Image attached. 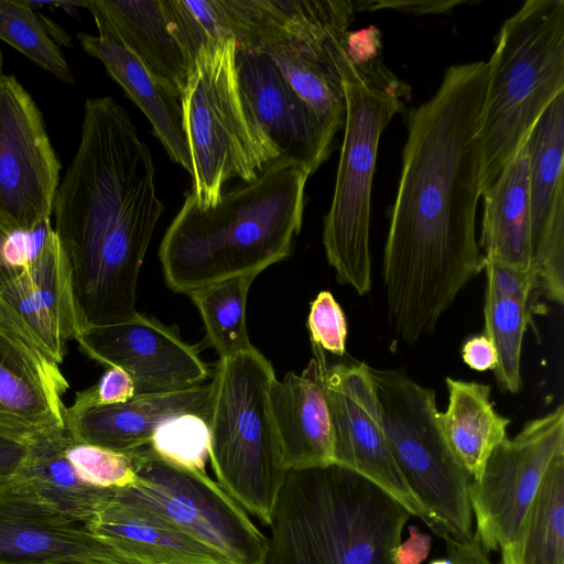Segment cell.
Instances as JSON below:
<instances>
[{
	"mask_svg": "<svg viewBox=\"0 0 564 564\" xmlns=\"http://www.w3.org/2000/svg\"><path fill=\"white\" fill-rule=\"evenodd\" d=\"M487 75V62L452 65L435 94L406 115L382 269L389 323L406 344L431 334L485 269L476 212Z\"/></svg>",
	"mask_w": 564,
	"mask_h": 564,
	"instance_id": "6da1fadb",
	"label": "cell"
},
{
	"mask_svg": "<svg viewBox=\"0 0 564 564\" xmlns=\"http://www.w3.org/2000/svg\"><path fill=\"white\" fill-rule=\"evenodd\" d=\"M152 154L112 97L85 101L80 140L52 215L85 327L137 313L141 265L164 205Z\"/></svg>",
	"mask_w": 564,
	"mask_h": 564,
	"instance_id": "7a4b0ae2",
	"label": "cell"
},
{
	"mask_svg": "<svg viewBox=\"0 0 564 564\" xmlns=\"http://www.w3.org/2000/svg\"><path fill=\"white\" fill-rule=\"evenodd\" d=\"M310 175L280 159L224 192L210 208H199L189 192L159 249L167 286L187 295L231 278L258 276L288 258L302 227Z\"/></svg>",
	"mask_w": 564,
	"mask_h": 564,
	"instance_id": "3957f363",
	"label": "cell"
},
{
	"mask_svg": "<svg viewBox=\"0 0 564 564\" xmlns=\"http://www.w3.org/2000/svg\"><path fill=\"white\" fill-rule=\"evenodd\" d=\"M410 517L373 482L337 464L289 469L263 564H397Z\"/></svg>",
	"mask_w": 564,
	"mask_h": 564,
	"instance_id": "277c9868",
	"label": "cell"
},
{
	"mask_svg": "<svg viewBox=\"0 0 564 564\" xmlns=\"http://www.w3.org/2000/svg\"><path fill=\"white\" fill-rule=\"evenodd\" d=\"M479 123L480 195L564 93V1L527 0L497 35Z\"/></svg>",
	"mask_w": 564,
	"mask_h": 564,
	"instance_id": "5b68a950",
	"label": "cell"
},
{
	"mask_svg": "<svg viewBox=\"0 0 564 564\" xmlns=\"http://www.w3.org/2000/svg\"><path fill=\"white\" fill-rule=\"evenodd\" d=\"M338 66L346 101L344 140L323 245L338 283L357 294L371 290V192L380 138L403 111L410 86L376 58L354 62L346 43Z\"/></svg>",
	"mask_w": 564,
	"mask_h": 564,
	"instance_id": "8992f818",
	"label": "cell"
},
{
	"mask_svg": "<svg viewBox=\"0 0 564 564\" xmlns=\"http://www.w3.org/2000/svg\"><path fill=\"white\" fill-rule=\"evenodd\" d=\"M237 46L269 57L316 116L327 141L344 128L338 57L355 1L228 0Z\"/></svg>",
	"mask_w": 564,
	"mask_h": 564,
	"instance_id": "52a82bcc",
	"label": "cell"
},
{
	"mask_svg": "<svg viewBox=\"0 0 564 564\" xmlns=\"http://www.w3.org/2000/svg\"><path fill=\"white\" fill-rule=\"evenodd\" d=\"M275 379L256 347L219 358L208 420L217 482L267 527L288 471L269 405Z\"/></svg>",
	"mask_w": 564,
	"mask_h": 564,
	"instance_id": "ba28073f",
	"label": "cell"
},
{
	"mask_svg": "<svg viewBox=\"0 0 564 564\" xmlns=\"http://www.w3.org/2000/svg\"><path fill=\"white\" fill-rule=\"evenodd\" d=\"M235 52L232 40L203 46L180 98L191 193L202 209L219 202L230 180L250 182L280 160L242 100Z\"/></svg>",
	"mask_w": 564,
	"mask_h": 564,
	"instance_id": "9c48e42d",
	"label": "cell"
},
{
	"mask_svg": "<svg viewBox=\"0 0 564 564\" xmlns=\"http://www.w3.org/2000/svg\"><path fill=\"white\" fill-rule=\"evenodd\" d=\"M369 370L388 445L408 485L426 508L431 530L440 536L471 538V476L444 436L435 391L400 370Z\"/></svg>",
	"mask_w": 564,
	"mask_h": 564,
	"instance_id": "30bf717a",
	"label": "cell"
},
{
	"mask_svg": "<svg viewBox=\"0 0 564 564\" xmlns=\"http://www.w3.org/2000/svg\"><path fill=\"white\" fill-rule=\"evenodd\" d=\"M129 456L135 480L116 490V501L155 516L231 564H263L267 535L206 471L175 466L150 445Z\"/></svg>",
	"mask_w": 564,
	"mask_h": 564,
	"instance_id": "8fae6325",
	"label": "cell"
},
{
	"mask_svg": "<svg viewBox=\"0 0 564 564\" xmlns=\"http://www.w3.org/2000/svg\"><path fill=\"white\" fill-rule=\"evenodd\" d=\"M564 452V405L531 420L491 452L481 476L470 481L476 536L488 553L513 545L555 456Z\"/></svg>",
	"mask_w": 564,
	"mask_h": 564,
	"instance_id": "7c38bea8",
	"label": "cell"
},
{
	"mask_svg": "<svg viewBox=\"0 0 564 564\" xmlns=\"http://www.w3.org/2000/svg\"><path fill=\"white\" fill-rule=\"evenodd\" d=\"M61 162L44 117L14 75L0 76V225L32 232L50 221Z\"/></svg>",
	"mask_w": 564,
	"mask_h": 564,
	"instance_id": "4fadbf2b",
	"label": "cell"
},
{
	"mask_svg": "<svg viewBox=\"0 0 564 564\" xmlns=\"http://www.w3.org/2000/svg\"><path fill=\"white\" fill-rule=\"evenodd\" d=\"M334 464L370 480L430 529L426 508L412 491L388 445L369 366L338 362L325 369Z\"/></svg>",
	"mask_w": 564,
	"mask_h": 564,
	"instance_id": "5bb4252c",
	"label": "cell"
},
{
	"mask_svg": "<svg viewBox=\"0 0 564 564\" xmlns=\"http://www.w3.org/2000/svg\"><path fill=\"white\" fill-rule=\"evenodd\" d=\"M76 343L89 359L128 372L135 395L191 388L210 373L176 329L138 312L122 322L86 326Z\"/></svg>",
	"mask_w": 564,
	"mask_h": 564,
	"instance_id": "9a60e30c",
	"label": "cell"
},
{
	"mask_svg": "<svg viewBox=\"0 0 564 564\" xmlns=\"http://www.w3.org/2000/svg\"><path fill=\"white\" fill-rule=\"evenodd\" d=\"M529 232L532 267L547 300L564 302V93L530 135Z\"/></svg>",
	"mask_w": 564,
	"mask_h": 564,
	"instance_id": "2e32d148",
	"label": "cell"
},
{
	"mask_svg": "<svg viewBox=\"0 0 564 564\" xmlns=\"http://www.w3.org/2000/svg\"><path fill=\"white\" fill-rule=\"evenodd\" d=\"M0 312L61 365L85 327L65 251L50 230L33 262L0 289Z\"/></svg>",
	"mask_w": 564,
	"mask_h": 564,
	"instance_id": "e0dca14e",
	"label": "cell"
},
{
	"mask_svg": "<svg viewBox=\"0 0 564 564\" xmlns=\"http://www.w3.org/2000/svg\"><path fill=\"white\" fill-rule=\"evenodd\" d=\"M0 564H129L110 544L17 484L0 487Z\"/></svg>",
	"mask_w": 564,
	"mask_h": 564,
	"instance_id": "ac0fdd59",
	"label": "cell"
},
{
	"mask_svg": "<svg viewBox=\"0 0 564 564\" xmlns=\"http://www.w3.org/2000/svg\"><path fill=\"white\" fill-rule=\"evenodd\" d=\"M235 62L242 100L279 158L314 173L332 144L312 109L262 53L236 45Z\"/></svg>",
	"mask_w": 564,
	"mask_h": 564,
	"instance_id": "d6986e66",
	"label": "cell"
},
{
	"mask_svg": "<svg viewBox=\"0 0 564 564\" xmlns=\"http://www.w3.org/2000/svg\"><path fill=\"white\" fill-rule=\"evenodd\" d=\"M59 365L0 312V430L34 434L65 429Z\"/></svg>",
	"mask_w": 564,
	"mask_h": 564,
	"instance_id": "ffe728a7",
	"label": "cell"
},
{
	"mask_svg": "<svg viewBox=\"0 0 564 564\" xmlns=\"http://www.w3.org/2000/svg\"><path fill=\"white\" fill-rule=\"evenodd\" d=\"M300 373L275 379L269 405L285 468L303 469L334 464V440L325 391L326 360L318 346Z\"/></svg>",
	"mask_w": 564,
	"mask_h": 564,
	"instance_id": "44dd1931",
	"label": "cell"
},
{
	"mask_svg": "<svg viewBox=\"0 0 564 564\" xmlns=\"http://www.w3.org/2000/svg\"><path fill=\"white\" fill-rule=\"evenodd\" d=\"M213 383L138 394L118 404L97 406L77 414H64L73 438L130 455L150 445L155 430L178 414L193 413L209 420Z\"/></svg>",
	"mask_w": 564,
	"mask_h": 564,
	"instance_id": "7402d4cb",
	"label": "cell"
},
{
	"mask_svg": "<svg viewBox=\"0 0 564 564\" xmlns=\"http://www.w3.org/2000/svg\"><path fill=\"white\" fill-rule=\"evenodd\" d=\"M98 34L129 51L170 94L183 95L193 64L165 20L161 0H88Z\"/></svg>",
	"mask_w": 564,
	"mask_h": 564,
	"instance_id": "603a6c76",
	"label": "cell"
},
{
	"mask_svg": "<svg viewBox=\"0 0 564 564\" xmlns=\"http://www.w3.org/2000/svg\"><path fill=\"white\" fill-rule=\"evenodd\" d=\"M86 527L129 564H231L155 516L115 498Z\"/></svg>",
	"mask_w": 564,
	"mask_h": 564,
	"instance_id": "cb8c5ba5",
	"label": "cell"
},
{
	"mask_svg": "<svg viewBox=\"0 0 564 564\" xmlns=\"http://www.w3.org/2000/svg\"><path fill=\"white\" fill-rule=\"evenodd\" d=\"M529 165L528 137L480 195L484 210L478 245L485 260L518 270L534 269L529 232Z\"/></svg>",
	"mask_w": 564,
	"mask_h": 564,
	"instance_id": "d4e9b609",
	"label": "cell"
},
{
	"mask_svg": "<svg viewBox=\"0 0 564 564\" xmlns=\"http://www.w3.org/2000/svg\"><path fill=\"white\" fill-rule=\"evenodd\" d=\"M76 36L82 48L104 64L108 75L147 116L170 159L192 175L178 99L154 80L129 51L108 36L83 31Z\"/></svg>",
	"mask_w": 564,
	"mask_h": 564,
	"instance_id": "484cf974",
	"label": "cell"
},
{
	"mask_svg": "<svg viewBox=\"0 0 564 564\" xmlns=\"http://www.w3.org/2000/svg\"><path fill=\"white\" fill-rule=\"evenodd\" d=\"M66 427L31 434L30 455L17 484L64 516L89 522L116 495L84 482L64 453Z\"/></svg>",
	"mask_w": 564,
	"mask_h": 564,
	"instance_id": "4316f807",
	"label": "cell"
},
{
	"mask_svg": "<svg viewBox=\"0 0 564 564\" xmlns=\"http://www.w3.org/2000/svg\"><path fill=\"white\" fill-rule=\"evenodd\" d=\"M448 404L440 423L452 451L474 478L479 479L494 448L507 436L510 420L490 399V386L447 377Z\"/></svg>",
	"mask_w": 564,
	"mask_h": 564,
	"instance_id": "83f0119b",
	"label": "cell"
},
{
	"mask_svg": "<svg viewBox=\"0 0 564 564\" xmlns=\"http://www.w3.org/2000/svg\"><path fill=\"white\" fill-rule=\"evenodd\" d=\"M511 549L517 564H564V452L550 464Z\"/></svg>",
	"mask_w": 564,
	"mask_h": 564,
	"instance_id": "f1b7e54d",
	"label": "cell"
},
{
	"mask_svg": "<svg viewBox=\"0 0 564 564\" xmlns=\"http://www.w3.org/2000/svg\"><path fill=\"white\" fill-rule=\"evenodd\" d=\"M256 278L236 276L187 294L198 308L206 338L219 358L253 347L246 326V304L249 289Z\"/></svg>",
	"mask_w": 564,
	"mask_h": 564,
	"instance_id": "f546056e",
	"label": "cell"
},
{
	"mask_svg": "<svg viewBox=\"0 0 564 564\" xmlns=\"http://www.w3.org/2000/svg\"><path fill=\"white\" fill-rule=\"evenodd\" d=\"M532 313L525 302L485 295V332L497 351L494 369L499 387L517 393L521 389V351L523 336Z\"/></svg>",
	"mask_w": 564,
	"mask_h": 564,
	"instance_id": "4dcf8cb0",
	"label": "cell"
},
{
	"mask_svg": "<svg viewBox=\"0 0 564 564\" xmlns=\"http://www.w3.org/2000/svg\"><path fill=\"white\" fill-rule=\"evenodd\" d=\"M44 18L29 1L0 0V40L63 83L74 85L72 70Z\"/></svg>",
	"mask_w": 564,
	"mask_h": 564,
	"instance_id": "1f68e13d",
	"label": "cell"
},
{
	"mask_svg": "<svg viewBox=\"0 0 564 564\" xmlns=\"http://www.w3.org/2000/svg\"><path fill=\"white\" fill-rule=\"evenodd\" d=\"M161 1L169 29L192 64L203 46L235 41L227 0Z\"/></svg>",
	"mask_w": 564,
	"mask_h": 564,
	"instance_id": "d6a6232c",
	"label": "cell"
},
{
	"mask_svg": "<svg viewBox=\"0 0 564 564\" xmlns=\"http://www.w3.org/2000/svg\"><path fill=\"white\" fill-rule=\"evenodd\" d=\"M208 421L197 414H178L164 421L152 435L150 447L160 458L182 468L205 471L209 458Z\"/></svg>",
	"mask_w": 564,
	"mask_h": 564,
	"instance_id": "836d02e7",
	"label": "cell"
},
{
	"mask_svg": "<svg viewBox=\"0 0 564 564\" xmlns=\"http://www.w3.org/2000/svg\"><path fill=\"white\" fill-rule=\"evenodd\" d=\"M64 453L79 478L93 487L120 489L135 480L129 455L76 441L67 429Z\"/></svg>",
	"mask_w": 564,
	"mask_h": 564,
	"instance_id": "e575fe53",
	"label": "cell"
},
{
	"mask_svg": "<svg viewBox=\"0 0 564 564\" xmlns=\"http://www.w3.org/2000/svg\"><path fill=\"white\" fill-rule=\"evenodd\" d=\"M312 344L336 356L346 352L347 322L329 291H322L312 302L307 318Z\"/></svg>",
	"mask_w": 564,
	"mask_h": 564,
	"instance_id": "d590c367",
	"label": "cell"
},
{
	"mask_svg": "<svg viewBox=\"0 0 564 564\" xmlns=\"http://www.w3.org/2000/svg\"><path fill=\"white\" fill-rule=\"evenodd\" d=\"M134 395L135 387L130 375L120 368L108 367L96 384L76 392L74 403L65 406L64 414L73 415L97 406L123 403Z\"/></svg>",
	"mask_w": 564,
	"mask_h": 564,
	"instance_id": "8d00e7d4",
	"label": "cell"
},
{
	"mask_svg": "<svg viewBox=\"0 0 564 564\" xmlns=\"http://www.w3.org/2000/svg\"><path fill=\"white\" fill-rule=\"evenodd\" d=\"M487 275L486 294L496 299H509L532 305L536 292L541 294L539 274L534 269L518 270L485 260Z\"/></svg>",
	"mask_w": 564,
	"mask_h": 564,
	"instance_id": "74e56055",
	"label": "cell"
},
{
	"mask_svg": "<svg viewBox=\"0 0 564 564\" xmlns=\"http://www.w3.org/2000/svg\"><path fill=\"white\" fill-rule=\"evenodd\" d=\"M31 434L0 430V487L20 476L30 455Z\"/></svg>",
	"mask_w": 564,
	"mask_h": 564,
	"instance_id": "f35d334b",
	"label": "cell"
},
{
	"mask_svg": "<svg viewBox=\"0 0 564 564\" xmlns=\"http://www.w3.org/2000/svg\"><path fill=\"white\" fill-rule=\"evenodd\" d=\"M381 48V34L379 29L371 25L356 32H348L346 51L348 56L357 63L379 58Z\"/></svg>",
	"mask_w": 564,
	"mask_h": 564,
	"instance_id": "ab89813d",
	"label": "cell"
},
{
	"mask_svg": "<svg viewBox=\"0 0 564 564\" xmlns=\"http://www.w3.org/2000/svg\"><path fill=\"white\" fill-rule=\"evenodd\" d=\"M460 3L463 1H355V8L356 11L389 8L415 14H426L447 12Z\"/></svg>",
	"mask_w": 564,
	"mask_h": 564,
	"instance_id": "60d3db41",
	"label": "cell"
},
{
	"mask_svg": "<svg viewBox=\"0 0 564 564\" xmlns=\"http://www.w3.org/2000/svg\"><path fill=\"white\" fill-rule=\"evenodd\" d=\"M448 558L453 564H491L487 552L474 534L468 539H458L449 534H443Z\"/></svg>",
	"mask_w": 564,
	"mask_h": 564,
	"instance_id": "b9f144b4",
	"label": "cell"
},
{
	"mask_svg": "<svg viewBox=\"0 0 564 564\" xmlns=\"http://www.w3.org/2000/svg\"><path fill=\"white\" fill-rule=\"evenodd\" d=\"M464 362L477 371L494 370L497 351L486 335H478L465 341L462 349Z\"/></svg>",
	"mask_w": 564,
	"mask_h": 564,
	"instance_id": "7bdbcfd3",
	"label": "cell"
},
{
	"mask_svg": "<svg viewBox=\"0 0 564 564\" xmlns=\"http://www.w3.org/2000/svg\"><path fill=\"white\" fill-rule=\"evenodd\" d=\"M432 538L420 532L417 527H409V538L395 550L397 564H421L430 554Z\"/></svg>",
	"mask_w": 564,
	"mask_h": 564,
	"instance_id": "ee69618b",
	"label": "cell"
},
{
	"mask_svg": "<svg viewBox=\"0 0 564 564\" xmlns=\"http://www.w3.org/2000/svg\"><path fill=\"white\" fill-rule=\"evenodd\" d=\"M501 551V564H517L511 546L505 547Z\"/></svg>",
	"mask_w": 564,
	"mask_h": 564,
	"instance_id": "f6af8a7d",
	"label": "cell"
},
{
	"mask_svg": "<svg viewBox=\"0 0 564 564\" xmlns=\"http://www.w3.org/2000/svg\"><path fill=\"white\" fill-rule=\"evenodd\" d=\"M430 564H453V562L449 558H438L432 561Z\"/></svg>",
	"mask_w": 564,
	"mask_h": 564,
	"instance_id": "bcb514c9",
	"label": "cell"
},
{
	"mask_svg": "<svg viewBox=\"0 0 564 564\" xmlns=\"http://www.w3.org/2000/svg\"><path fill=\"white\" fill-rule=\"evenodd\" d=\"M3 64H4V58H3L2 51L0 50V76H1L2 74H4V73H3Z\"/></svg>",
	"mask_w": 564,
	"mask_h": 564,
	"instance_id": "7dc6e473",
	"label": "cell"
}]
</instances>
